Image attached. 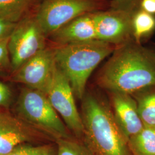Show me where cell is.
<instances>
[{"mask_svg": "<svg viewBox=\"0 0 155 155\" xmlns=\"http://www.w3.org/2000/svg\"><path fill=\"white\" fill-rule=\"evenodd\" d=\"M111 55L97 77L100 87L132 95L155 86V50L132 39L117 46Z\"/></svg>", "mask_w": 155, "mask_h": 155, "instance_id": "obj_1", "label": "cell"}, {"mask_svg": "<svg viewBox=\"0 0 155 155\" xmlns=\"http://www.w3.org/2000/svg\"><path fill=\"white\" fill-rule=\"evenodd\" d=\"M82 143L93 155H134L129 140L117 125L110 104L94 93L82 100Z\"/></svg>", "mask_w": 155, "mask_h": 155, "instance_id": "obj_2", "label": "cell"}, {"mask_svg": "<svg viewBox=\"0 0 155 155\" xmlns=\"http://www.w3.org/2000/svg\"><path fill=\"white\" fill-rule=\"evenodd\" d=\"M116 47L99 40L54 47L56 64L69 81L75 97L83 99L91 73Z\"/></svg>", "mask_w": 155, "mask_h": 155, "instance_id": "obj_3", "label": "cell"}, {"mask_svg": "<svg viewBox=\"0 0 155 155\" xmlns=\"http://www.w3.org/2000/svg\"><path fill=\"white\" fill-rule=\"evenodd\" d=\"M18 117L55 141L70 139L66 125L50 104L46 95L36 89H21L16 104Z\"/></svg>", "mask_w": 155, "mask_h": 155, "instance_id": "obj_4", "label": "cell"}, {"mask_svg": "<svg viewBox=\"0 0 155 155\" xmlns=\"http://www.w3.org/2000/svg\"><path fill=\"white\" fill-rule=\"evenodd\" d=\"M109 7L107 0H41L35 15L48 38L75 18Z\"/></svg>", "mask_w": 155, "mask_h": 155, "instance_id": "obj_5", "label": "cell"}, {"mask_svg": "<svg viewBox=\"0 0 155 155\" xmlns=\"http://www.w3.org/2000/svg\"><path fill=\"white\" fill-rule=\"evenodd\" d=\"M47 39L35 13L17 22L8 41L12 72L45 48Z\"/></svg>", "mask_w": 155, "mask_h": 155, "instance_id": "obj_6", "label": "cell"}, {"mask_svg": "<svg viewBox=\"0 0 155 155\" xmlns=\"http://www.w3.org/2000/svg\"><path fill=\"white\" fill-rule=\"evenodd\" d=\"M45 94L54 109L61 115L68 129L77 138L82 140L83 122L75 104V95L69 81L56 64Z\"/></svg>", "mask_w": 155, "mask_h": 155, "instance_id": "obj_7", "label": "cell"}, {"mask_svg": "<svg viewBox=\"0 0 155 155\" xmlns=\"http://www.w3.org/2000/svg\"><path fill=\"white\" fill-rule=\"evenodd\" d=\"M55 66L54 48L47 47L13 72L12 79L45 93Z\"/></svg>", "mask_w": 155, "mask_h": 155, "instance_id": "obj_8", "label": "cell"}, {"mask_svg": "<svg viewBox=\"0 0 155 155\" xmlns=\"http://www.w3.org/2000/svg\"><path fill=\"white\" fill-rule=\"evenodd\" d=\"M132 15L111 9L94 12L97 39L116 47L132 40Z\"/></svg>", "mask_w": 155, "mask_h": 155, "instance_id": "obj_9", "label": "cell"}, {"mask_svg": "<svg viewBox=\"0 0 155 155\" xmlns=\"http://www.w3.org/2000/svg\"><path fill=\"white\" fill-rule=\"evenodd\" d=\"M47 138L20 117L0 111V155H8L20 145Z\"/></svg>", "mask_w": 155, "mask_h": 155, "instance_id": "obj_10", "label": "cell"}, {"mask_svg": "<svg viewBox=\"0 0 155 155\" xmlns=\"http://www.w3.org/2000/svg\"><path fill=\"white\" fill-rule=\"evenodd\" d=\"M110 93V106L117 125L128 139L144 127L139 116L137 102L130 94Z\"/></svg>", "mask_w": 155, "mask_h": 155, "instance_id": "obj_11", "label": "cell"}, {"mask_svg": "<svg viewBox=\"0 0 155 155\" xmlns=\"http://www.w3.org/2000/svg\"><path fill=\"white\" fill-rule=\"evenodd\" d=\"M47 39L54 43L56 46L97 40L94 13L75 18L52 33Z\"/></svg>", "mask_w": 155, "mask_h": 155, "instance_id": "obj_12", "label": "cell"}, {"mask_svg": "<svg viewBox=\"0 0 155 155\" xmlns=\"http://www.w3.org/2000/svg\"><path fill=\"white\" fill-rule=\"evenodd\" d=\"M41 0H0V18L17 23L35 13Z\"/></svg>", "mask_w": 155, "mask_h": 155, "instance_id": "obj_13", "label": "cell"}, {"mask_svg": "<svg viewBox=\"0 0 155 155\" xmlns=\"http://www.w3.org/2000/svg\"><path fill=\"white\" fill-rule=\"evenodd\" d=\"M137 102L139 116L144 127L155 128V86L132 95Z\"/></svg>", "mask_w": 155, "mask_h": 155, "instance_id": "obj_14", "label": "cell"}, {"mask_svg": "<svg viewBox=\"0 0 155 155\" xmlns=\"http://www.w3.org/2000/svg\"><path fill=\"white\" fill-rule=\"evenodd\" d=\"M132 28L133 40L142 44L144 40L149 38L155 31V16L140 8L132 15Z\"/></svg>", "mask_w": 155, "mask_h": 155, "instance_id": "obj_15", "label": "cell"}, {"mask_svg": "<svg viewBox=\"0 0 155 155\" xmlns=\"http://www.w3.org/2000/svg\"><path fill=\"white\" fill-rule=\"evenodd\" d=\"M134 155H155V128L144 127L129 139Z\"/></svg>", "mask_w": 155, "mask_h": 155, "instance_id": "obj_16", "label": "cell"}, {"mask_svg": "<svg viewBox=\"0 0 155 155\" xmlns=\"http://www.w3.org/2000/svg\"><path fill=\"white\" fill-rule=\"evenodd\" d=\"M55 142L57 155H93L83 143L71 138L59 139Z\"/></svg>", "mask_w": 155, "mask_h": 155, "instance_id": "obj_17", "label": "cell"}, {"mask_svg": "<svg viewBox=\"0 0 155 155\" xmlns=\"http://www.w3.org/2000/svg\"><path fill=\"white\" fill-rule=\"evenodd\" d=\"M6 155H57V147L52 144L32 145L23 144L17 146Z\"/></svg>", "mask_w": 155, "mask_h": 155, "instance_id": "obj_18", "label": "cell"}, {"mask_svg": "<svg viewBox=\"0 0 155 155\" xmlns=\"http://www.w3.org/2000/svg\"><path fill=\"white\" fill-rule=\"evenodd\" d=\"M141 0H111L109 9L122 11L132 15L140 9Z\"/></svg>", "mask_w": 155, "mask_h": 155, "instance_id": "obj_19", "label": "cell"}, {"mask_svg": "<svg viewBox=\"0 0 155 155\" xmlns=\"http://www.w3.org/2000/svg\"><path fill=\"white\" fill-rule=\"evenodd\" d=\"M9 38L0 41V72L9 69L12 70L11 61L8 49Z\"/></svg>", "mask_w": 155, "mask_h": 155, "instance_id": "obj_20", "label": "cell"}, {"mask_svg": "<svg viewBox=\"0 0 155 155\" xmlns=\"http://www.w3.org/2000/svg\"><path fill=\"white\" fill-rule=\"evenodd\" d=\"M16 24L17 23L11 22L0 18V41L10 37Z\"/></svg>", "mask_w": 155, "mask_h": 155, "instance_id": "obj_21", "label": "cell"}, {"mask_svg": "<svg viewBox=\"0 0 155 155\" xmlns=\"http://www.w3.org/2000/svg\"><path fill=\"white\" fill-rule=\"evenodd\" d=\"M12 100V93L10 88L0 81V107H8Z\"/></svg>", "mask_w": 155, "mask_h": 155, "instance_id": "obj_22", "label": "cell"}, {"mask_svg": "<svg viewBox=\"0 0 155 155\" xmlns=\"http://www.w3.org/2000/svg\"><path fill=\"white\" fill-rule=\"evenodd\" d=\"M140 8L155 16V0H141Z\"/></svg>", "mask_w": 155, "mask_h": 155, "instance_id": "obj_23", "label": "cell"}]
</instances>
